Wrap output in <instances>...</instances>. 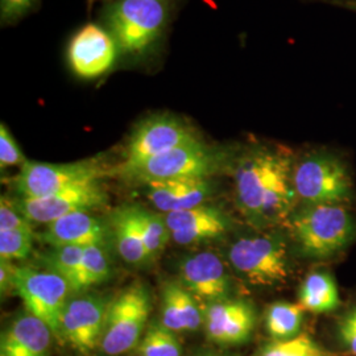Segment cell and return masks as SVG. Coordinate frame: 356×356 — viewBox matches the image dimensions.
Segmentation results:
<instances>
[{
	"label": "cell",
	"instance_id": "obj_8",
	"mask_svg": "<svg viewBox=\"0 0 356 356\" xmlns=\"http://www.w3.org/2000/svg\"><path fill=\"white\" fill-rule=\"evenodd\" d=\"M13 292L22 298L26 312L45 322L54 338L63 342L61 319L72 292L66 280L51 270L15 267Z\"/></svg>",
	"mask_w": 356,
	"mask_h": 356
},
{
	"label": "cell",
	"instance_id": "obj_25",
	"mask_svg": "<svg viewBox=\"0 0 356 356\" xmlns=\"http://www.w3.org/2000/svg\"><path fill=\"white\" fill-rule=\"evenodd\" d=\"M256 356H339L318 343L307 332H301L292 339L272 341L260 347Z\"/></svg>",
	"mask_w": 356,
	"mask_h": 356
},
{
	"label": "cell",
	"instance_id": "obj_3",
	"mask_svg": "<svg viewBox=\"0 0 356 356\" xmlns=\"http://www.w3.org/2000/svg\"><path fill=\"white\" fill-rule=\"evenodd\" d=\"M293 186L298 204L356 206L353 169L342 152L326 145L296 156Z\"/></svg>",
	"mask_w": 356,
	"mask_h": 356
},
{
	"label": "cell",
	"instance_id": "obj_6",
	"mask_svg": "<svg viewBox=\"0 0 356 356\" xmlns=\"http://www.w3.org/2000/svg\"><path fill=\"white\" fill-rule=\"evenodd\" d=\"M232 157L229 151L210 147L200 139L153 157L120 176L145 185L170 179L210 178L226 166L234 165Z\"/></svg>",
	"mask_w": 356,
	"mask_h": 356
},
{
	"label": "cell",
	"instance_id": "obj_14",
	"mask_svg": "<svg viewBox=\"0 0 356 356\" xmlns=\"http://www.w3.org/2000/svg\"><path fill=\"white\" fill-rule=\"evenodd\" d=\"M204 331L213 343L241 346L247 343L256 327L254 306L242 298H226L206 307Z\"/></svg>",
	"mask_w": 356,
	"mask_h": 356
},
{
	"label": "cell",
	"instance_id": "obj_17",
	"mask_svg": "<svg viewBox=\"0 0 356 356\" xmlns=\"http://www.w3.org/2000/svg\"><path fill=\"white\" fill-rule=\"evenodd\" d=\"M49 326L28 312L16 316L3 329L0 356H51Z\"/></svg>",
	"mask_w": 356,
	"mask_h": 356
},
{
	"label": "cell",
	"instance_id": "obj_29",
	"mask_svg": "<svg viewBox=\"0 0 356 356\" xmlns=\"http://www.w3.org/2000/svg\"><path fill=\"white\" fill-rule=\"evenodd\" d=\"M33 229L0 231V259L4 261L24 260L33 250Z\"/></svg>",
	"mask_w": 356,
	"mask_h": 356
},
{
	"label": "cell",
	"instance_id": "obj_31",
	"mask_svg": "<svg viewBox=\"0 0 356 356\" xmlns=\"http://www.w3.org/2000/svg\"><path fill=\"white\" fill-rule=\"evenodd\" d=\"M32 222L23 216L15 200L1 197L0 200V231H15V229H33Z\"/></svg>",
	"mask_w": 356,
	"mask_h": 356
},
{
	"label": "cell",
	"instance_id": "obj_18",
	"mask_svg": "<svg viewBox=\"0 0 356 356\" xmlns=\"http://www.w3.org/2000/svg\"><path fill=\"white\" fill-rule=\"evenodd\" d=\"M90 211H76L63 216L51 225L41 234V241L49 244L51 248L57 247H89L104 245L107 231L102 222Z\"/></svg>",
	"mask_w": 356,
	"mask_h": 356
},
{
	"label": "cell",
	"instance_id": "obj_11",
	"mask_svg": "<svg viewBox=\"0 0 356 356\" xmlns=\"http://www.w3.org/2000/svg\"><path fill=\"white\" fill-rule=\"evenodd\" d=\"M15 204L31 222L51 225V222L76 211H91L107 204V195L99 181L74 186L48 197L19 198Z\"/></svg>",
	"mask_w": 356,
	"mask_h": 356
},
{
	"label": "cell",
	"instance_id": "obj_22",
	"mask_svg": "<svg viewBox=\"0 0 356 356\" xmlns=\"http://www.w3.org/2000/svg\"><path fill=\"white\" fill-rule=\"evenodd\" d=\"M304 321L305 310L298 302H273L264 314L266 330L272 341H285L300 335Z\"/></svg>",
	"mask_w": 356,
	"mask_h": 356
},
{
	"label": "cell",
	"instance_id": "obj_9",
	"mask_svg": "<svg viewBox=\"0 0 356 356\" xmlns=\"http://www.w3.org/2000/svg\"><path fill=\"white\" fill-rule=\"evenodd\" d=\"M200 140L197 134L173 115H153L144 119L132 132L124 151V160L116 169L119 175L143 165L179 145Z\"/></svg>",
	"mask_w": 356,
	"mask_h": 356
},
{
	"label": "cell",
	"instance_id": "obj_27",
	"mask_svg": "<svg viewBox=\"0 0 356 356\" xmlns=\"http://www.w3.org/2000/svg\"><path fill=\"white\" fill-rule=\"evenodd\" d=\"M181 344L175 331L166 329L161 322H153L138 346L140 356H181Z\"/></svg>",
	"mask_w": 356,
	"mask_h": 356
},
{
	"label": "cell",
	"instance_id": "obj_35",
	"mask_svg": "<svg viewBox=\"0 0 356 356\" xmlns=\"http://www.w3.org/2000/svg\"><path fill=\"white\" fill-rule=\"evenodd\" d=\"M342 1H356V0H342Z\"/></svg>",
	"mask_w": 356,
	"mask_h": 356
},
{
	"label": "cell",
	"instance_id": "obj_19",
	"mask_svg": "<svg viewBox=\"0 0 356 356\" xmlns=\"http://www.w3.org/2000/svg\"><path fill=\"white\" fill-rule=\"evenodd\" d=\"M211 193L213 188L209 178L170 179L148 185L151 204L164 214L204 204Z\"/></svg>",
	"mask_w": 356,
	"mask_h": 356
},
{
	"label": "cell",
	"instance_id": "obj_20",
	"mask_svg": "<svg viewBox=\"0 0 356 356\" xmlns=\"http://www.w3.org/2000/svg\"><path fill=\"white\" fill-rule=\"evenodd\" d=\"M298 304L313 314H332L343 304L339 288L330 269H312L298 289Z\"/></svg>",
	"mask_w": 356,
	"mask_h": 356
},
{
	"label": "cell",
	"instance_id": "obj_26",
	"mask_svg": "<svg viewBox=\"0 0 356 356\" xmlns=\"http://www.w3.org/2000/svg\"><path fill=\"white\" fill-rule=\"evenodd\" d=\"M85 247H57L51 248L45 256V264L48 270L60 275L69 284L72 292H76L79 282L81 268L83 261Z\"/></svg>",
	"mask_w": 356,
	"mask_h": 356
},
{
	"label": "cell",
	"instance_id": "obj_24",
	"mask_svg": "<svg viewBox=\"0 0 356 356\" xmlns=\"http://www.w3.org/2000/svg\"><path fill=\"white\" fill-rule=\"evenodd\" d=\"M135 213L151 261L165 250L166 244L172 239L170 229L166 225L165 216L161 214H156L138 206H135Z\"/></svg>",
	"mask_w": 356,
	"mask_h": 356
},
{
	"label": "cell",
	"instance_id": "obj_4",
	"mask_svg": "<svg viewBox=\"0 0 356 356\" xmlns=\"http://www.w3.org/2000/svg\"><path fill=\"white\" fill-rule=\"evenodd\" d=\"M289 244L279 231L243 236L229 247V266L251 286L280 288L293 273Z\"/></svg>",
	"mask_w": 356,
	"mask_h": 356
},
{
	"label": "cell",
	"instance_id": "obj_34",
	"mask_svg": "<svg viewBox=\"0 0 356 356\" xmlns=\"http://www.w3.org/2000/svg\"><path fill=\"white\" fill-rule=\"evenodd\" d=\"M201 356H232L227 355V354H216V353H210V354H204V355Z\"/></svg>",
	"mask_w": 356,
	"mask_h": 356
},
{
	"label": "cell",
	"instance_id": "obj_10",
	"mask_svg": "<svg viewBox=\"0 0 356 356\" xmlns=\"http://www.w3.org/2000/svg\"><path fill=\"white\" fill-rule=\"evenodd\" d=\"M104 169L95 161L47 164L26 161L13 185L20 198H41L89 182L101 181Z\"/></svg>",
	"mask_w": 356,
	"mask_h": 356
},
{
	"label": "cell",
	"instance_id": "obj_12",
	"mask_svg": "<svg viewBox=\"0 0 356 356\" xmlns=\"http://www.w3.org/2000/svg\"><path fill=\"white\" fill-rule=\"evenodd\" d=\"M108 304L97 296L69 300L61 319V339L78 354L89 355L101 346Z\"/></svg>",
	"mask_w": 356,
	"mask_h": 356
},
{
	"label": "cell",
	"instance_id": "obj_30",
	"mask_svg": "<svg viewBox=\"0 0 356 356\" xmlns=\"http://www.w3.org/2000/svg\"><path fill=\"white\" fill-rule=\"evenodd\" d=\"M26 161L13 134L4 123H1L0 124V168L6 169L10 166L23 165Z\"/></svg>",
	"mask_w": 356,
	"mask_h": 356
},
{
	"label": "cell",
	"instance_id": "obj_28",
	"mask_svg": "<svg viewBox=\"0 0 356 356\" xmlns=\"http://www.w3.org/2000/svg\"><path fill=\"white\" fill-rule=\"evenodd\" d=\"M108 277L110 263L102 245L85 247L76 293L85 292L91 286L108 280Z\"/></svg>",
	"mask_w": 356,
	"mask_h": 356
},
{
	"label": "cell",
	"instance_id": "obj_16",
	"mask_svg": "<svg viewBox=\"0 0 356 356\" xmlns=\"http://www.w3.org/2000/svg\"><path fill=\"white\" fill-rule=\"evenodd\" d=\"M172 241L178 245H191L223 236L229 227L227 216L214 206L197 207L165 214Z\"/></svg>",
	"mask_w": 356,
	"mask_h": 356
},
{
	"label": "cell",
	"instance_id": "obj_2",
	"mask_svg": "<svg viewBox=\"0 0 356 356\" xmlns=\"http://www.w3.org/2000/svg\"><path fill=\"white\" fill-rule=\"evenodd\" d=\"M285 227L296 254L323 266L356 244V206L298 204Z\"/></svg>",
	"mask_w": 356,
	"mask_h": 356
},
{
	"label": "cell",
	"instance_id": "obj_15",
	"mask_svg": "<svg viewBox=\"0 0 356 356\" xmlns=\"http://www.w3.org/2000/svg\"><path fill=\"white\" fill-rule=\"evenodd\" d=\"M118 51L119 48L108 31L102 26L88 24L70 40L67 58L76 76L94 79L114 66Z\"/></svg>",
	"mask_w": 356,
	"mask_h": 356
},
{
	"label": "cell",
	"instance_id": "obj_33",
	"mask_svg": "<svg viewBox=\"0 0 356 356\" xmlns=\"http://www.w3.org/2000/svg\"><path fill=\"white\" fill-rule=\"evenodd\" d=\"M0 286H1V293L13 292V270L15 267L11 264V261H4L1 260L0 263Z\"/></svg>",
	"mask_w": 356,
	"mask_h": 356
},
{
	"label": "cell",
	"instance_id": "obj_21",
	"mask_svg": "<svg viewBox=\"0 0 356 356\" xmlns=\"http://www.w3.org/2000/svg\"><path fill=\"white\" fill-rule=\"evenodd\" d=\"M111 229L118 254L126 263L136 266L149 261L136 219L135 206L116 210L111 218Z\"/></svg>",
	"mask_w": 356,
	"mask_h": 356
},
{
	"label": "cell",
	"instance_id": "obj_7",
	"mask_svg": "<svg viewBox=\"0 0 356 356\" xmlns=\"http://www.w3.org/2000/svg\"><path fill=\"white\" fill-rule=\"evenodd\" d=\"M151 314V296L141 282L129 285L108 304L101 350L107 356H119L138 348Z\"/></svg>",
	"mask_w": 356,
	"mask_h": 356
},
{
	"label": "cell",
	"instance_id": "obj_5",
	"mask_svg": "<svg viewBox=\"0 0 356 356\" xmlns=\"http://www.w3.org/2000/svg\"><path fill=\"white\" fill-rule=\"evenodd\" d=\"M169 0H118L107 10L106 23L119 51L140 57L164 33Z\"/></svg>",
	"mask_w": 356,
	"mask_h": 356
},
{
	"label": "cell",
	"instance_id": "obj_13",
	"mask_svg": "<svg viewBox=\"0 0 356 356\" xmlns=\"http://www.w3.org/2000/svg\"><path fill=\"white\" fill-rule=\"evenodd\" d=\"M182 286L197 300L209 304L232 298L234 281L226 264L218 254L204 251L193 254L179 264Z\"/></svg>",
	"mask_w": 356,
	"mask_h": 356
},
{
	"label": "cell",
	"instance_id": "obj_23",
	"mask_svg": "<svg viewBox=\"0 0 356 356\" xmlns=\"http://www.w3.org/2000/svg\"><path fill=\"white\" fill-rule=\"evenodd\" d=\"M331 341L339 356H356V293L331 314Z\"/></svg>",
	"mask_w": 356,
	"mask_h": 356
},
{
	"label": "cell",
	"instance_id": "obj_1",
	"mask_svg": "<svg viewBox=\"0 0 356 356\" xmlns=\"http://www.w3.org/2000/svg\"><path fill=\"white\" fill-rule=\"evenodd\" d=\"M294 159L282 145L254 144L236 159L235 202L244 219L257 229L286 226L298 206L293 186Z\"/></svg>",
	"mask_w": 356,
	"mask_h": 356
},
{
	"label": "cell",
	"instance_id": "obj_32",
	"mask_svg": "<svg viewBox=\"0 0 356 356\" xmlns=\"http://www.w3.org/2000/svg\"><path fill=\"white\" fill-rule=\"evenodd\" d=\"M36 0H0V19L3 24H8L22 19L29 13Z\"/></svg>",
	"mask_w": 356,
	"mask_h": 356
}]
</instances>
